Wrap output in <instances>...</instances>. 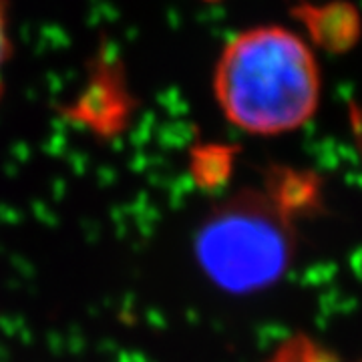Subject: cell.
I'll use <instances>...</instances> for the list:
<instances>
[{
    "label": "cell",
    "instance_id": "cell-1",
    "mask_svg": "<svg viewBox=\"0 0 362 362\" xmlns=\"http://www.w3.org/2000/svg\"><path fill=\"white\" fill-rule=\"evenodd\" d=\"M214 95L238 129L272 137L300 129L318 111L322 78L316 54L280 25L252 26L221 51Z\"/></svg>",
    "mask_w": 362,
    "mask_h": 362
},
{
    "label": "cell",
    "instance_id": "cell-2",
    "mask_svg": "<svg viewBox=\"0 0 362 362\" xmlns=\"http://www.w3.org/2000/svg\"><path fill=\"white\" fill-rule=\"evenodd\" d=\"M209 276L228 290L250 292L270 284L286 270L290 235L266 207H235L218 216L199 240Z\"/></svg>",
    "mask_w": 362,
    "mask_h": 362
},
{
    "label": "cell",
    "instance_id": "cell-3",
    "mask_svg": "<svg viewBox=\"0 0 362 362\" xmlns=\"http://www.w3.org/2000/svg\"><path fill=\"white\" fill-rule=\"evenodd\" d=\"M6 61H8V26H6L4 6L0 2V93H2V77H4Z\"/></svg>",
    "mask_w": 362,
    "mask_h": 362
}]
</instances>
